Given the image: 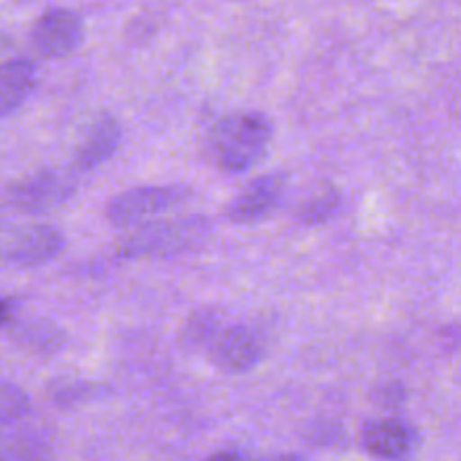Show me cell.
I'll use <instances>...</instances> for the list:
<instances>
[{"mask_svg": "<svg viewBox=\"0 0 461 461\" xmlns=\"http://www.w3.org/2000/svg\"><path fill=\"white\" fill-rule=\"evenodd\" d=\"M122 124L115 115L111 113H99L88 129L84 131V138L72 151V167L75 174H93L99 167L106 165L117 149L122 147Z\"/></svg>", "mask_w": 461, "mask_h": 461, "instance_id": "9c48e42d", "label": "cell"}, {"mask_svg": "<svg viewBox=\"0 0 461 461\" xmlns=\"http://www.w3.org/2000/svg\"><path fill=\"white\" fill-rule=\"evenodd\" d=\"M16 342L30 354H39L43 358H50L57 351L63 349L66 345V333L59 324L52 320H30V322L21 324L16 331Z\"/></svg>", "mask_w": 461, "mask_h": 461, "instance_id": "5bb4252c", "label": "cell"}, {"mask_svg": "<svg viewBox=\"0 0 461 461\" xmlns=\"http://www.w3.org/2000/svg\"><path fill=\"white\" fill-rule=\"evenodd\" d=\"M221 327H223V324H221L219 315H216L212 309H203L189 318L183 338L185 342H189L192 347H201V349H205Z\"/></svg>", "mask_w": 461, "mask_h": 461, "instance_id": "e0dca14e", "label": "cell"}, {"mask_svg": "<svg viewBox=\"0 0 461 461\" xmlns=\"http://www.w3.org/2000/svg\"><path fill=\"white\" fill-rule=\"evenodd\" d=\"M32 401L23 387L0 381V428H9L30 414Z\"/></svg>", "mask_w": 461, "mask_h": 461, "instance_id": "2e32d148", "label": "cell"}, {"mask_svg": "<svg viewBox=\"0 0 461 461\" xmlns=\"http://www.w3.org/2000/svg\"><path fill=\"white\" fill-rule=\"evenodd\" d=\"M36 86V66L27 59L0 63V120L12 115Z\"/></svg>", "mask_w": 461, "mask_h": 461, "instance_id": "8fae6325", "label": "cell"}, {"mask_svg": "<svg viewBox=\"0 0 461 461\" xmlns=\"http://www.w3.org/2000/svg\"><path fill=\"white\" fill-rule=\"evenodd\" d=\"M0 461H57V453L34 430L0 432Z\"/></svg>", "mask_w": 461, "mask_h": 461, "instance_id": "4fadbf2b", "label": "cell"}, {"mask_svg": "<svg viewBox=\"0 0 461 461\" xmlns=\"http://www.w3.org/2000/svg\"><path fill=\"white\" fill-rule=\"evenodd\" d=\"M207 461H250V459H248L243 453H239V450L225 448V450H216V453Z\"/></svg>", "mask_w": 461, "mask_h": 461, "instance_id": "ac0fdd59", "label": "cell"}, {"mask_svg": "<svg viewBox=\"0 0 461 461\" xmlns=\"http://www.w3.org/2000/svg\"><path fill=\"white\" fill-rule=\"evenodd\" d=\"M342 207V194L336 185L331 183H318L304 194L295 207V221L306 225V228H315V225H324L331 221L333 216L340 212Z\"/></svg>", "mask_w": 461, "mask_h": 461, "instance_id": "7c38bea8", "label": "cell"}, {"mask_svg": "<svg viewBox=\"0 0 461 461\" xmlns=\"http://www.w3.org/2000/svg\"><path fill=\"white\" fill-rule=\"evenodd\" d=\"M99 385L79 378H59L48 387V396L59 410H75L97 399Z\"/></svg>", "mask_w": 461, "mask_h": 461, "instance_id": "9a60e30c", "label": "cell"}, {"mask_svg": "<svg viewBox=\"0 0 461 461\" xmlns=\"http://www.w3.org/2000/svg\"><path fill=\"white\" fill-rule=\"evenodd\" d=\"M189 198L192 189L183 185H144L113 196L104 216L115 230H129L185 205Z\"/></svg>", "mask_w": 461, "mask_h": 461, "instance_id": "277c9868", "label": "cell"}, {"mask_svg": "<svg viewBox=\"0 0 461 461\" xmlns=\"http://www.w3.org/2000/svg\"><path fill=\"white\" fill-rule=\"evenodd\" d=\"M288 194L284 174H266L250 180L225 207V216L234 225H257L268 221L282 207Z\"/></svg>", "mask_w": 461, "mask_h": 461, "instance_id": "52a82bcc", "label": "cell"}, {"mask_svg": "<svg viewBox=\"0 0 461 461\" xmlns=\"http://www.w3.org/2000/svg\"><path fill=\"white\" fill-rule=\"evenodd\" d=\"M66 237L54 225H0V268H39L57 259Z\"/></svg>", "mask_w": 461, "mask_h": 461, "instance_id": "5b68a950", "label": "cell"}, {"mask_svg": "<svg viewBox=\"0 0 461 461\" xmlns=\"http://www.w3.org/2000/svg\"><path fill=\"white\" fill-rule=\"evenodd\" d=\"M79 189V174L45 167L7 187V203L21 214L41 216L66 207Z\"/></svg>", "mask_w": 461, "mask_h": 461, "instance_id": "3957f363", "label": "cell"}, {"mask_svg": "<svg viewBox=\"0 0 461 461\" xmlns=\"http://www.w3.org/2000/svg\"><path fill=\"white\" fill-rule=\"evenodd\" d=\"M205 349L219 369L228 374H246L264 360L266 342L250 324H230L216 331Z\"/></svg>", "mask_w": 461, "mask_h": 461, "instance_id": "8992f818", "label": "cell"}, {"mask_svg": "<svg viewBox=\"0 0 461 461\" xmlns=\"http://www.w3.org/2000/svg\"><path fill=\"white\" fill-rule=\"evenodd\" d=\"M212 221L207 216H169L151 219L126 230L115 243V252L122 259H162L180 252H189L210 239Z\"/></svg>", "mask_w": 461, "mask_h": 461, "instance_id": "7a4b0ae2", "label": "cell"}, {"mask_svg": "<svg viewBox=\"0 0 461 461\" xmlns=\"http://www.w3.org/2000/svg\"><path fill=\"white\" fill-rule=\"evenodd\" d=\"M273 142V122L257 111L223 115L207 135V160L221 174L237 176L255 169Z\"/></svg>", "mask_w": 461, "mask_h": 461, "instance_id": "6da1fadb", "label": "cell"}, {"mask_svg": "<svg viewBox=\"0 0 461 461\" xmlns=\"http://www.w3.org/2000/svg\"><path fill=\"white\" fill-rule=\"evenodd\" d=\"M84 41V21L66 7L48 9L32 27V43L43 59H66L77 52Z\"/></svg>", "mask_w": 461, "mask_h": 461, "instance_id": "ba28073f", "label": "cell"}, {"mask_svg": "<svg viewBox=\"0 0 461 461\" xmlns=\"http://www.w3.org/2000/svg\"><path fill=\"white\" fill-rule=\"evenodd\" d=\"M9 320H12V306L5 300H0V324L9 322Z\"/></svg>", "mask_w": 461, "mask_h": 461, "instance_id": "ffe728a7", "label": "cell"}, {"mask_svg": "<svg viewBox=\"0 0 461 461\" xmlns=\"http://www.w3.org/2000/svg\"><path fill=\"white\" fill-rule=\"evenodd\" d=\"M257 461H304V459L295 453H284V455H268V457L257 459Z\"/></svg>", "mask_w": 461, "mask_h": 461, "instance_id": "d6986e66", "label": "cell"}, {"mask_svg": "<svg viewBox=\"0 0 461 461\" xmlns=\"http://www.w3.org/2000/svg\"><path fill=\"white\" fill-rule=\"evenodd\" d=\"M363 448L376 459L401 461L417 448V432L401 419H376L365 426Z\"/></svg>", "mask_w": 461, "mask_h": 461, "instance_id": "30bf717a", "label": "cell"}]
</instances>
